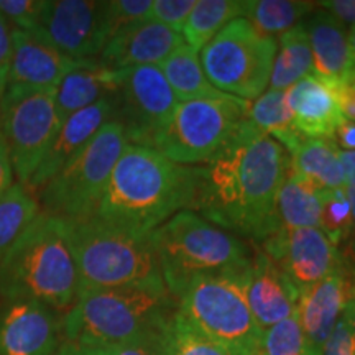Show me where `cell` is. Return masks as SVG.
I'll list each match as a JSON object with an SVG mask.
<instances>
[{"mask_svg": "<svg viewBox=\"0 0 355 355\" xmlns=\"http://www.w3.org/2000/svg\"><path fill=\"white\" fill-rule=\"evenodd\" d=\"M163 76L175 92L180 102L198 99H217L224 97V92L217 91L204 74L199 53L183 44L180 50L171 53L163 63L158 64Z\"/></svg>", "mask_w": 355, "mask_h": 355, "instance_id": "obj_27", "label": "cell"}, {"mask_svg": "<svg viewBox=\"0 0 355 355\" xmlns=\"http://www.w3.org/2000/svg\"><path fill=\"white\" fill-rule=\"evenodd\" d=\"M38 212V199L20 183H13L0 194V259Z\"/></svg>", "mask_w": 355, "mask_h": 355, "instance_id": "obj_31", "label": "cell"}, {"mask_svg": "<svg viewBox=\"0 0 355 355\" xmlns=\"http://www.w3.org/2000/svg\"><path fill=\"white\" fill-rule=\"evenodd\" d=\"M345 309H347L350 329H352L354 345H355V266L350 268L349 266V295L347 303H345Z\"/></svg>", "mask_w": 355, "mask_h": 355, "instance_id": "obj_45", "label": "cell"}, {"mask_svg": "<svg viewBox=\"0 0 355 355\" xmlns=\"http://www.w3.org/2000/svg\"><path fill=\"white\" fill-rule=\"evenodd\" d=\"M148 239L175 300L193 278L243 268L254 257L237 235L194 211L176 212Z\"/></svg>", "mask_w": 355, "mask_h": 355, "instance_id": "obj_5", "label": "cell"}, {"mask_svg": "<svg viewBox=\"0 0 355 355\" xmlns=\"http://www.w3.org/2000/svg\"><path fill=\"white\" fill-rule=\"evenodd\" d=\"M66 235L79 278V293L163 279L148 237L89 220L68 222Z\"/></svg>", "mask_w": 355, "mask_h": 355, "instance_id": "obj_6", "label": "cell"}, {"mask_svg": "<svg viewBox=\"0 0 355 355\" xmlns=\"http://www.w3.org/2000/svg\"><path fill=\"white\" fill-rule=\"evenodd\" d=\"M0 295L71 309L79 295L76 263L63 219L40 211L0 259Z\"/></svg>", "mask_w": 355, "mask_h": 355, "instance_id": "obj_3", "label": "cell"}, {"mask_svg": "<svg viewBox=\"0 0 355 355\" xmlns=\"http://www.w3.org/2000/svg\"><path fill=\"white\" fill-rule=\"evenodd\" d=\"M245 295L261 331L295 316L300 291L263 250L255 252L245 275Z\"/></svg>", "mask_w": 355, "mask_h": 355, "instance_id": "obj_18", "label": "cell"}, {"mask_svg": "<svg viewBox=\"0 0 355 355\" xmlns=\"http://www.w3.org/2000/svg\"><path fill=\"white\" fill-rule=\"evenodd\" d=\"M339 159L344 170L345 186L355 184V152H340L339 150Z\"/></svg>", "mask_w": 355, "mask_h": 355, "instance_id": "obj_46", "label": "cell"}, {"mask_svg": "<svg viewBox=\"0 0 355 355\" xmlns=\"http://www.w3.org/2000/svg\"><path fill=\"white\" fill-rule=\"evenodd\" d=\"M275 219L282 229H319L321 189L300 176L290 165L275 204Z\"/></svg>", "mask_w": 355, "mask_h": 355, "instance_id": "obj_24", "label": "cell"}, {"mask_svg": "<svg viewBox=\"0 0 355 355\" xmlns=\"http://www.w3.org/2000/svg\"><path fill=\"white\" fill-rule=\"evenodd\" d=\"M175 314L176 300L158 279L81 291L61 327L71 343L107 345L162 334Z\"/></svg>", "mask_w": 355, "mask_h": 355, "instance_id": "obj_4", "label": "cell"}, {"mask_svg": "<svg viewBox=\"0 0 355 355\" xmlns=\"http://www.w3.org/2000/svg\"><path fill=\"white\" fill-rule=\"evenodd\" d=\"M336 91L344 119L355 122V84H336Z\"/></svg>", "mask_w": 355, "mask_h": 355, "instance_id": "obj_43", "label": "cell"}, {"mask_svg": "<svg viewBox=\"0 0 355 355\" xmlns=\"http://www.w3.org/2000/svg\"><path fill=\"white\" fill-rule=\"evenodd\" d=\"M110 121H115V99H102L71 115L58 130L28 188L42 189Z\"/></svg>", "mask_w": 355, "mask_h": 355, "instance_id": "obj_22", "label": "cell"}, {"mask_svg": "<svg viewBox=\"0 0 355 355\" xmlns=\"http://www.w3.org/2000/svg\"><path fill=\"white\" fill-rule=\"evenodd\" d=\"M304 343L298 314L261 332L259 355H303Z\"/></svg>", "mask_w": 355, "mask_h": 355, "instance_id": "obj_34", "label": "cell"}, {"mask_svg": "<svg viewBox=\"0 0 355 355\" xmlns=\"http://www.w3.org/2000/svg\"><path fill=\"white\" fill-rule=\"evenodd\" d=\"M60 329L48 306L6 300L0 306V355H55Z\"/></svg>", "mask_w": 355, "mask_h": 355, "instance_id": "obj_15", "label": "cell"}, {"mask_svg": "<svg viewBox=\"0 0 355 355\" xmlns=\"http://www.w3.org/2000/svg\"><path fill=\"white\" fill-rule=\"evenodd\" d=\"M243 0H196L181 37L189 48L199 53L230 21L243 19Z\"/></svg>", "mask_w": 355, "mask_h": 355, "instance_id": "obj_28", "label": "cell"}, {"mask_svg": "<svg viewBox=\"0 0 355 355\" xmlns=\"http://www.w3.org/2000/svg\"><path fill=\"white\" fill-rule=\"evenodd\" d=\"M331 140L340 152H355V122L344 119L336 128Z\"/></svg>", "mask_w": 355, "mask_h": 355, "instance_id": "obj_42", "label": "cell"}, {"mask_svg": "<svg viewBox=\"0 0 355 355\" xmlns=\"http://www.w3.org/2000/svg\"><path fill=\"white\" fill-rule=\"evenodd\" d=\"M153 0H110L109 20L112 26V37L119 30L150 20Z\"/></svg>", "mask_w": 355, "mask_h": 355, "instance_id": "obj_35", "label": "cell"}, {"mask_svg": "<svg viewBox=\"0 0 355 355\" xmlns=\"http://www.w3.org/2000/svg\"><path fill=\"white\" fill-rule=\"evenodd\" d=\"M277 50V38L265 37L245 19H237L199 51V60L217 91L254 102L268 89Z\"/></svg>", "mask_w": 355, "mask_h": 355, "instance_id": "obj_9", "label": "cell"}, {"mask_svg": "<svg viewBox=\"0 0 355 355\" xmlns=\"http://www.w3.org/2000/svg\"><path fill=\"white\" fill-rule=\"evenodd\" d=\"M313 53L304 21L278 37V50L273 61L270 91H288L301 79L313 76Z\"/></svg>", "mask_w": 355, "mask_h": 355, "instance_id": "obj_26", "label": "cell"}, {"mask_svg": "<svg viewBox=\"0 0 355 355\" xmlns=\"http://www.w3.org/2000/svg\"><path fill=\"white\" fill-rule=\"evenodd\" d=\"M272 259L298 291L309 288L347 266L345 257L316 227L282 229L261 242Z\"/></svg>", "mask_w": 355, "mask_h": 355, "instance_id": "obj_14", "label": "cell"}, {"mask_svg": "<svg viewBox=\"0 0 355 355\" xmlns=\"http://www.w3.org/2000/svg\"><path fill=\"white\" fill-rule=\"evenodd\" d=\"M247 121L263 132L265 135L277 140L288 153L298 146L303 140L295 125L290 110L286 105L285 91H266L254 102H250L247 110Z\"/></svg>", "mask_w": 355, "mask_h": 355, "instance_id": "obj_29", "label": "cell"}, {"mask_svg": "<svg viewBox=\"0 0 355 355\" xmlns=\"http://www.w3.org/2000/svg\"><path fill=\"white\" fill-rule=\"evenodd\" d=\"M26 33L76 63H97L112 38L109 2L44 0L38 24Z\"/></svg>", "mask_w": 355, "mask_h": 355, "instance_id": "obj_13", "label": "cell"}, {"mask_svg": "<svg viewBox=\"0 0 355 355\" xmlns=\"http://www.w3.org/2000/svg\"><path fill=\"white\" fill-rule=\"evenodd\" d=\"M318 6L331 13L343 25H355V0H324Z\"/></svg>", "mask_w": 355, "mask_h": 355, "instance_id": "obj_41", "label": "cell"}, {"mask_svg": "<svg viewBox=\"0 0 355 355\" xmlns=\"http://www.w3.org/2000/svg\"><path fill=\"white\" fill-rule=\"evenodd\" d=\"M55 355H87V352L81 344L64 339L63 343L58 345Z\"/></svg>", "mask_w": 355, "mask_h": 355, "instance_id": "obj_47", "label": "cell"}, {"mask_svg": "<svg viewBox=\"0 0 355 355\" xmlns=\"http://www.w3.org/2000/svg\"><path fill=\"white\" fill-rule=\"evenodd\" d=\"M199 166L178 165L155 148L127 144L94 219L148 237L180 211H194Z\"/></svg>", "mask_w": 355, "mask_h": 355, "instance_id": "obj_2", "label": "cell"}, {"mask_svg": "<svg viewBox=\"0 0 355 355\" xmlns=\"http://www.w3.org/2000/svg\"><path fill=\"white\" fill-rule=\"evenodd\" d=\"M293 125L304 139H332L344 121L336 84L319 76H308L285 91Z\"/></svg>", "mask_w": 355, "mask_h": 355, "instance_id": "obj_19", "label": "cell"}, {"mask_svg": "<svg viewBox=\"0 0 355 355\" xmlns=\"http://www.w3.org/2000/svg\"><path fill=\"white\" fill-rule=\"evenodd\" d=\"M349 43H350V50H352L354 56H355V25L350 26V30H349Z\"/></svg>", "mask_w": 355, "mask_h": 355, "instance_id": "obj_49", "label": "cell"}, {"mask_svg": "<svg viewBox=\"0 0 355 355\" xmlns=\"http://www.w3.org/2000/svg\"><path fill=\"white\" fill-rule=\"evenodd\" d=\"M13 184V168L10 163V155H8V148L3 139L2 132H0V194Z\"/></svg>", "mask_w": 355, "mask_h": 355, "instance_id": "obj_44", "label": "cell"}, {"mask_svg": "<svg viewBox=\"0 0 355 355\" xmlns=\"http://www.w3.org/2000/svg\"><path fill=\"white\" fill-rule=\"evenodd\" d=\"M250 102L225 94L180 102L153 148L178 165L201 166L227 146L247 119Z\"/></svg>", "mask_w": 355, "mask_h": 355, "instance_id": "obj_10", "label": "cell"}, {"mask_svg": "<svg viewBox=\"0 0 355 355\" xmlns=\"http://www.w3.org/2000/svg\"><path fill=\"white\" fill-rule=\"evenodd\" d=\"M55 99L56 89L24 86H7L0 99V132L21 186L30 184L60 130Z\"/></svg>", "mask_w": 355, "mask_h": 355, "instance_id": "obj_11", "label": "cell"}, {"mask_svg": "<svg viewBox=\"0 0 355 355\" xmlns=\"http://www.w3.org/2000/svg\"><path fill=\"white\" fill-rule=\"evenodd\" d=\"M347 295L349 266L300 291L296 314L303 332V355L322 354L347 303Z\"/></svg>", "mask_w": 355, "mask_h": 355, "instance_id": "obj_17", "label": "cell"}, {"mask_svg": "<svg viewBox=\"0 0 355 355\" xmlns=\"http://www.w3.org/2000/svg\"><path fill=\"white\" fill-rule=\"evenodd\" d=\"M127 144L121 123L117 121L105 123L43 186L38 201L43 211L68 222L92 219Z\"/></svg>", "mask_w": 355, "mask_h": 355, "instance_id": "obj_8", "label": "cell"}, {"mask_svg": "<svg viewBox=\"0 0 355 355\" xmlns=\"http://www.w3.org/2000/svg\"><path fill=\"white\" fill-rule=\"evenodd\" d=\"M89 63H76L42 40L24 30L13 28L12 60L7 86L56 89L66 74ZM6 86V87H7Z\"/></svg>", "mask_w": 355, "mask_h": 355, "instance_id": "obj_20", "label": "cell"}, {"mask_svg": "<svg viewBox=\"0 0 355 355\" xmlns=\"http://www.w3.org/2000/svg\"><path fill=\"white\" fill-rule=\"evenodd\" d=\"M290 165V153L245 119L227 146L199 166L194 212L263 242L278 232L275 204Z\"/></svg>", "mask_w": 355, "mask_h": 355, "instance_id": "obj_1", "label": "cell"}, {"mask_svg": "<svg viewBox=\"0 0 355 355\" xmlns=\"http://www.w3.org/2000/svg\"><path fill=\"white\" fill-rule=\"evenodd\" d=\"M117 71L115 121L128 144L153 148L157 137L170 123L180 101L158 66Z\"/></svg>", "mask_w": 355, "mask_h": 355, "instance_id": "obj_12", "label": "cell"}, {"mask_svg": "<svg viewBox=\"0 0 355 355\" xmlns=\"http://www.w3.org/2000/svg\"><path fill=\"white\" fill-rule=\"evenodd\" d=\"M248 265L191 279L176 296V314L201 336L234 352L259 355L263 331L247 301Z\"/></svg>", "mask_w": 355, "mask_h": 355, "instance_id": "obj_7", "label": "cell"}, {"mask_svg": "<svg viewBox=\"0 0 355 355\" xmlns=\"http://www.w3.org/2000/svg\"><path fill=\"white\" fill-rule=\"evenodd\" d=\"M44 0H0V13L13 25V28L30 32L38 24Z\"/></svg>", "mask_w": 355, "mask_h": 355, "instance_id": "obj_37", "label": "cell"}, {"mask_svg": "<svg viewBox=\"0 0 355 355\" xmlns=\"http://www.w3.org/2000/svg\"><path fill=\"white\" fill-rule=\"evenodd\" d=\"M184 44L181 33L153 20H145L119 30L97 58L107 69L158 66Z\"/></svg>", "mask_w": 355, "mask_h": 355, "instance_id": "obj_16", "label": "cell"}, {"mask_svg": "<svg viewBox=\"0 0 355 355\" xmlns=\"http://www.w3.org/2000/svg\"><path fill=\"white\" fill-rule=\"evenodd\" d=\"M196 0H153L150 20L181 33Z\"/></svg>", "mask_w": 355, "mask_h": 355, "instance_id": "obj_38", "label": "cell"}, {"mask_svg": "<svg viewBox=\"0 0 355 355\" xmlns=\"http://www.w3.org/2000/svg\"><path fill=\"white\" fill-rule=\"evenodd\" d=\"M354 84H355V83H354Z\"/></svg>", "mask_w": 355, "mask_h": 355, "instance_id": "obj_50", "label": "cell"}, {"mask_svg": "<svg viewBox=\"0 0 355 355\" xmlns=\"http://www.w3.org/2000/svg\"><path fill=\"white\" fill-rule=\"evenodd\" d=\"M321 355H355L352 329H350L349 314L345 308L343 314H340L331 337L327 339L326 345H324Z\"/></svg>", "mask_w": 355, "mask_h": 355, "instance_id": "obj_39", "label": "cell"}, {"mask_svg": "<svg viewBox=\"0 0 355 355\" xmlns=\"http://www.w3.org/2000/svg\"><path fill=\"white\" fill-rule=\"evenodd\" d=\"M162 355H241L207 339L189 327L178 314L163 332Z\"/></svg>", "mask_w": 355, "mask_h": 355, "instance_id": "obj_33", "label": "cell"}, {"mask_svg": "<svg viewBox=\"0 0 355 355\" xmlns=\"http://www.w3.org/2000/svg\"><path fill=\"white\" fill-rule=\"evenodd\" d=\"M163 332L119 344L81 345L86 349L87 355H162Z\"/></svg>", "mask_w": 355, "mask_h": 355, "instance_id": "obj_36", "label": "cell"}, {"mask_svg": "<svg viewBox=\"0 0 355 355\" xmlns=\"http://www.w3.org/2000/svg\"><path fill=\"white\" fill-rule=\"evenodd\" d=\"M303 21L313 53L314 76L334 84H354L355 56L350 50L345 25L321 7Z\"/></svg>", "mask_w": 355, "mask_h": 355, "instance_id": "obj_21", "label": "cell"}, {"mask_svg": "<svg viewBox=\"0 0 355 355\" xmlns=\"http://www.w3.org/2000/svg\"><path fill=\"white\" fill-rule=\"evenodd\" d=\"M291 168L318 189L345 188L339 148L331 139H304L290 153Z\"/></svg>", "mask_w": 355, "mask_h": 355, "instance_id": "obj_25", "label": "cell"}, {"mask_svg": "<svg viewBox=\"0 0 355 355\" xmlns=\"http://www.w3.org/2000/svg\"><path fill=\"white\" fill-rule=\"evenodd\" d=\"M318 7V2L304 0H247L243 19L257 32L278 40Z\"/></svg>", "mask_w": 355, "mask_h": 355, "instance_id": "obj_30", "label": "cell"}, {"mask_svg": "<svg viewBox=\"0 0 355 355\" xmlns=\"http://www.w3.org/2000/svg\"><path fill=\"white\" fill-rule=\"evenodd\" d=\"M345 191H347V196L350 201V207H352V219H354V234L350 241H354V252H355V184H349L345 186Z\"/></svg>", "mask_w": 355, "mask_h": 355, "instance_id": "obj_48", "label": "cell"}, {"mask_svg": "<svg viewBox=\"0 0 355 355\" xmlns=\"http://www.w3.org/2000/svg\"><path fill=\"white\" fill-rule=\"evenodd\" d=\"M12 33L13 28L10 26V21L0 13V99L6 91L8 69H10Z\"/></svg>", "mask_w": 355, "mask_h": 355, "instance_id": "obj_40", "label": "cell"}, {"mask_svg": "<svg viewBox=\"0 0 355 355\" xmlns=\"http://www.w3.org/2000/svg\"><path fill=\"white\" fill-rule=\"evenodd\" d=\"M319 230L336 248L345 245L354 234L352 207L345 188L321 191V219Z\"/></svg>", "mask_w": 355, "mask_h": 355, "instance_id": "obj_32", "label": "cell"}, {"mask_svg": "<svg viewBox=\"0 0 355 355\" xmlns=\"http://www.w3.org/2000/svg\"><path fill=\"white\" fill-rule=\"evenodd\" d=\"M117 92V71L97 63L79 66L66 74L56 87V115L60 127L73 114L91 107L102 99H114Z\"/></svg>", "mask_w": 355, "mask_h": 355, "instance_id": "obj_23", "label": "cell"}]
</instances>
